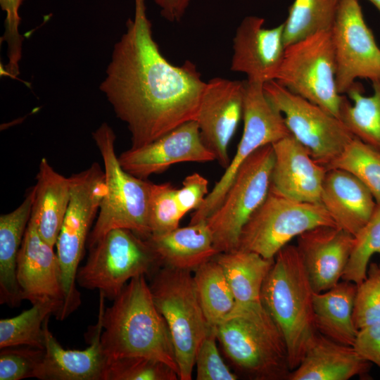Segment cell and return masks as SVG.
Segmentation results:
<instances>
[{
    "mask_svg": "<svg viewBox=\"0 0 380 380\" xmlns=\"http://www.w3.org/2000/svg\"><path fill=\"white\" fill-rule=\"evenodd\" d=\"M196 66L170 63L154 40L145 0L115 44L99 89L130 133L131 148L149 144L195 120L205 86Z\"/></svg>",
    "mask_w": 380,
    "mask_h": 380,
    "instance_id": "1",
    "label": "cell"
},
{
    "mask_svg": "<svg viewBox=\"0 0 380 380\" xmlns=\"http://www.w3.org/2000/svg\"><path fill=\"white\" fill-rule=\"evenodd\" d=\"M99 296L101 344L107 359L146 357L167 364L179 375L172 337L146 276L132 279L108 308Z\"/></svg>",
    "mask_w": 380,
    "mask_h": 380,
    "instance_id": "2",
    "label": "cell"
},
{
    "mask_svg": "<svg viewBox=\"0 0 380 380\" xmlns=\"http://www.w3.org/2000/svg\"><path fill=\"white\" fill-rule=\"evenodd\" d=\"M216 334L237 374L251 380L288 379L291 370L284 336L262 302L233 309Z\"/></svg>",
    "mask_w": 380,
    "mask_h": 380,
    "instance_id": "3",
    "label": "cell"
},
{
    "mask_svg": "<svg viewBox=\"0 0 380 380\" xmlns=\"http://www.w3.org/2000/svg\"><path fill=\"white\" fill-rule=\"evenodd\" d=\"M313 293L296 246L286 245L274 257L262 286L260 300L284 336L291 371L298 366L317 332Z\"/></svg>",
    "mask_w": 380,
    "mask_h": 380,
    "instance_id": "4",
    "label": "cell"
},
{
    "mask_svg": "<svg viewBox=\"0 0 380 380\" xmlns=\"http://www.w3.org/2000/svg\"><path fill=\"white\" fill-rule=\"evenodd\" d=\"M92 137L103 162L108 191L88 236L87 247L91 248L108 232L118 228L129 229L148 239L151 236L148 205L151 182L122 168L115 153V134L106 122H103Z\"/></svg>",
    "mask_w": 380,
    "mask_h": 380,
    "instance_id": "5",
    "label": "cell"
},
{
    "mask_svg": "<svg viewBox=\"0 0 380 380\" xmlns=\"http://www.w3.org/2000/svg\"><path fill=\"white\" fill-rule=\"evenodd\" d=\"M69 178L70 201L55 246L64 294L63 306L57 316L60 321L68 317L82 303L76 276L90 228L108 191L104 171L97 163Z\"/></svg>",
    "mask_w": 380,
    "mask_h": 380,
    "instance_id": "6",
    "label": "cell"
},
{
    "mask_svg": "<svg viewBox=\"0 0 380 380\" xmlns=\"http://www.w3.org/2000/svg\"><path fill=\"white\" fill-rule=\"evenodd\" d=\"M154 303L169 329L179 379L191 380L197 350L211 331L191 271L161 266L149 284Z\"/></svg>",
    "mask_w": 380,
    "mask_h": 380,
    "instance_id": "7",
    "label": "cell"
},
{
    "mask_svg": "<svg viewBox=\"0 0 380 380\" xmlns=\"http://www.w3.org/2000/svg\"><path fill=\"white\" fill-rule=\"evenodd\" d=\"M89 254L76 276L77 284L98 290L113 300L133 278L150 275L161 263L147 239L127 229H114L89 249Z\"/></svg>",
    "mask_w": 380,
    "mask_h": 380,
    "instance_id": "8",
    "label": "cell"
},
{
    "mask_svg": "<svg viewBox=\"0 0 380 380\" xmlns=\"http://www.w3.org/2000/svg\"><path fill=\"white\" fill-rule=\"evenodd\" d=\"M335 75L331 30L323 31L286 46L275 81L339 119L343 95Z\"/></svg>",
    "mask_w": 380,
    "mask_h": 380,
    "instance_id": "9",
    "label": "cell"
},
{
    "mask_svg": "<svg viewBox=\"0 0 380 380\" xmlns=\"http://www.w3.org/2000/svg\"><path fill=\"white\" fill-rule=\"evenodd\" d=\"M319 226H336L322 203L296 201L270 189L243 226L236 249L273 259L293 238Z\"/></svg>",
    "mask_w": 380,
    "mask_h": 380,
    "instance_id": "10",
    "label": "cell"
},
{
    "mask_svg": "<svg viewBox=\"0 0 380 380\" xmlns=\"http://www.w3.org/2000/svg\"><path fill=\"white\" fill-rule=\"evenodd\" d=\"M274 158L272 144L251 155L237 170L220 206L205 220L219 253L237 248L243 226L270 192Z\"/></svg>",
    "mask_w": 380,
    "mask_h": 380,
    "instance_id": "11",
    "label": "cell"
},
{
    "mask_svg": "<svg viewBox=\"0 0 380 380\" xmlns=\"http://www.w3.org/2000/svg\"><path fill=\"white\" fill-rule=\"evenodd\" d=\"M243 129L236 153L220 180L191 215L189 224L205 221L220 206L243 163L260 148L291 135L281 113L267 98L263 84L246 81Z\"/></svg>",
    "mask_w": 380,
    "mask_h": 380,
    "instance_id": "12",
    "label": "cell"
},
{
    "mask_svg": "<svg viewBox=\"0 0 380 380\" xmlns=\"http://www.w3.org/2000/svg\"><path fill=\"white\" fill-rule=\"evenodd\" d=\"M263 89L283 115L291 134L324 167L334 160L354 138L338 118L291 93L275 80L264 83Z\"/></svg>",
    "mask_w": 380,
    "mask_h": 380,
    "instance_id": "13",
    "label": "cell"
},
{
    "mask_svg": "<svg viewBox=\"0 0 380 380\" xmlns=\"http://www.w3.org/2000/svg\"><path fill=\"white\" fill-rule=\"evenodd\" d=\"M338 92L347 93L356 79L380 80V48L365 21L358 0H340L331 30Z\"/></svg>",
    "mask_w": 380,
    "mask_h": 380,
    "instance_id": "14",
    "label": "cell"
},
{
    "mask_svg": "<svg viewBox=\"0 0 380 380\" xmlns=\"http://www.w3.org/2000/svg\"><path fill=\"white\" fill-rule=\"evenodd\" d=\"M246 81L215 77L205 83L196 121L201 140L224 169L228 148L243 119Z\"/></svg>",
    "mask_w": 380,
    "mask_h": 380,
    "instance_id": "15",
    "label": "cell"
},
{
    "mask_svg": "<svg viewBox=\"0 0 380 380\" xmlns=\"http://www.w3.org/2000/svg\"><path fill=\"white\" fill-rule=\"evenodd\" d=\"M118 159L126 172L143 179L174 164L215 160L201 140L196 120L186 122L146 145L130 148Z\"/></svg>",
    "mask_w": 380,
    "mask_h": 380,
    "instance_id": "16",
    "label": "cell"
},
{
    "mask_svg": "<svg viewBox=\"0 0 380 380\" xmlns=\"http://www.w3.org/2000/svg\"><path fill=\"white\" fill-rule=\"evenodd\" d=\"M264 23L257 16L241 21L233 38L230 68L246 74L248 82L262 84L275 80L286 48L284 23L267 29Z\"/></svg>",
    "mask_w": 380,
    "mask_h": 380,
    "instance_id": "17",
    "label": "cell"
},
{
    "mask_svg": "<svg viewBox=\"0 0 380 380\" xmlns=\"http://www.w3.org/2000/svg\"><path fill=\"white\" fill-rule=\"evenodd\" d=\"M354 235L338 226H319L297 237L296 247L314 292L327 291L342 279Z\"/></svg>",
    "mask_w": 380,
    "mask_h": 380,
    "instance_id": "18",
    "label": "cell"
},
{
    "mask_svg": "<svg viewBox=\"0 0 380 380\" xmlns=\"http://www.w3.org/2000/svg\"><path fill=\"white\" fill-rule=\"evenodd\" d=\"M53 248L39 235L30 219L18 256L17 280L23 300L32 304L55 301L61 310L64 294L59 260Z\"/></svg>",
    "mask_w": 380,
    "mask_h": 380,
    "instance_id": "19",
    "label": "cell"
},
{
    "mask_svg": "<svg viewBox=\"0 0 380 380\" xmlns=\"http://www.w3.org/2000/svg\"><path fill=\"white\" fill-rule=\"evenodd\" d=\"M272 145L274 158L270 190L296 201L321 203L327 167L292 135Z\"/></svg>",
    "mask_w": 380,
    "mask_h": 380,
    "instance_id": "20",
    "label": "cell"
},
{
    "mask_svg": "<svg viewBox=\"0 0 380 380\" xmlns=\"http://www.w3.org/2000/svg\"><path fill=\"white\" fill-rule=\"evenodd\" d=\"M49 318L44 325L45 356L41 380H103L107 357L101 344V312L91 333L90 344L84 350L63 348L49 329Z\"/></svg>",
    "mask_w": 380,
    "mask_h": 380,
    "instance_id": "21",
    "label": "cell"
},
{
    "mask_svg": "<svg viewBox=\"0 0 380 380\" xmlns=\"http://www.w3.org/2000/svg\"><path fill=\"white\" fill-rule=\"evenodd\" d=\"M320 202L336 225L353 235L367 223L377 205L355 176L338 168L327 170Z\"/></svg>",
    "mask_w": 380,
    "mask_h": 380,
    "instance_id": "22",
    "label": "cell"
},
{
    "mask_svg": "<svg viewBox=\"0 0 380 380\" xmlns=\"http://www.w3.org/2000/svg\"><path fill=\"white\" fill-rule=\"evenodd\" d=\"M371 363L353 346L337 343L317 332L298 366L287 380H348L367 377Z\"/></svg>",
    "mask_w": 380,
    "mask_h": 380,
    "instance_id": "23",
    "label": "cell"
},
{
    "mask_svg": "<svg viewBox=\"0 0 380 380\" xmlns=\"http://www.w3.org/2000/svg\"><path fill=\"white\" fill-rule=\"evenodd\" d=\"M161 266L184 270H196L218 254L211 230L206 221L189 224L184 227L147 239Z\"/></svg>",
    "mask_w": 380,
    "mask_h": 380,
    "instance_id": "24",
    "label": "cell"
},
{
    "mask_svg": "<svg viewBox=\"0 0 380 380\" xmlns=\"http://www.w3.org/2000/svg\"><path fill=\"white\" fill-rule=\"evenodd\" d=\"M36 180L30 220L43 239L55 246L70 201V178L56 172L43 158Z\"/></svg>",
    "mask_w": 380,
    "mask_h": 380,
    "instance_id": "25",
    "label": "cell"
},
{
    "mask_svg": "<svg viewBox=\"0 0 380 380\" xmlns=\"http://www.w3.org/2000/svg\"><path fill=\"white\" fill-rule=\"evenodd\" d=\"M33 186L14 210L0 216V303L14 308L23 301L17 280V261L30 219Z\"/></svg>",
    "mask_w": 380,
    "mask_h": 380,
    "instance_id": "26",
    "label": "cell"
},
{
    "mask_svg": "<svg viewBox=\"0 0 380 380\" xmlns=\"http://www.w3.org/2000/svg\"><path fill=\"white\" fill-rule=\"evenodd\" d=\"M357 284L341 280L330 289L313 293L316 330L343 345L353 346L358 330L353 319Z\"/></svg>",
    "mask_w": 380,
    "mask_h": 380,
    "instance_id": "27",
    "label": "cell"
},
{
    "mask_svg": "<svg viewBox=\"0 0 380 380\" xmlns=\"http://www.w3.org/2000/svg\"><path fill=\"white\" fill-rule=\"evenodd\" d=\"M214 259L222 267L230 286L235 300L233 309L261 302L262 286L274 258L235 249L220 253Z\"/></svg>",
    "mask_w": 380,
    "mask_h": 380,
    "instance_id": "28",
    "label": "cell"
},
{
    "mask_svg": "<svg viewBox=\"0 0 380 380\" xmlns=\"http://www.w3.org/2000/svg\"><path fill=\"white\" fill-rule=\"evenodd\" d=\"M373 94L365 96L355 82L343 95L339 120L354 137L380 150V80L372 82Z\"/></svg>",
    "mask_w": 380,
    "mask_h": 380,
    "instance_id": "29",
    "label": "cell"
},
{
    "mask_svg": "<svg viewBox=\"0 0 380 380\" xmlns=\"http://www.w3.org/2000/svg\"><path fill=\"white\" fill-rule=\"evenodd\" d=\"M194 275L196 293L211 329L229 315L235 300L221 265L213 258L198 267Z\"/></svg>",
    "mask_w": 380,
    "mask_h": 380,
    "instance_id": "30",
    "label": "cell"
},
{
    "mask_svg": "<svg viewBox=\"0 0 380 380\" xmlns=\"http://www.w3.org/2000/svg\"><path fill=\"white\" fill-rule=\"evenodd\" d=\"M60 310L55 301L40 302L15 317L1 319L0 348L27 346L44 349V322Z\"/></svg>",
    "mask_w": 380,
    "mask_h": 380,
    "instance_id": "31",
    "label": "cell"
},
{
    "mask_svg": "<svg viewBox=\"0 0 380 380\" xmlns=\"http://www.w3.org/2000/svg\"><path fill=\"white\" fill-rule=\"evenodd\" d=\"M340 0H295L284 23L285 46L315 33L330 31Z\"/></svg>",
    "mask_w": 380,
    "mask_h": 380,
    "instance_id": "32",
    "label": "cell"
},
{
    "mask_svg": "<svg viewBox=\"0 0 380 380\" xmlns=\"http://www.w3.org/2000/svg\"><path fill=\"white\" fill-rule=\"evenodd\" d=\"M338 168L355 176L380 204V150L354 137L327 169Z\"/></svg>",
    "mask_w": 380,
    "mask_h": 380,
    "instance_id": "33",
    "label": "cell"
},
{
    "mask_svg": "<svg viewBox=\"0 0 380 380\" xmlns=\"http://www.w3.org/2000/svg\"><path fill=\"white\" fill-rule=\"evenodd\" d=\"M374 254L380 255V204L354 235L353 250L341 280L360 284L367 277L369 260Z\"/></svg>",
    "mask_w": 380,
    "mask_h": 380,
    "instance_id": "34",
    "label": "cell"
},
{
    "mask_svg": "<svg viewBox=\"0 0 380 380\" xmlns=\"http://www.w3.org/2000/svg\"><path fill=\"white\" fill-rule=\"evenodd\" d=\"M167 364L142 356L107 359L103 380H177Z\"/></svg>",
    "mask_w": 380,
    "mask_h": 380,
    "instance_id": "35",
    "label": "cell"
},
{
    "mask_svg": "<svg viewBox=\"0 0 380 380\" xmlns=\"http://www.w3.org/2000/svg\"><path fill=\"white\" fill-rule=\"evenodd\" d=\"M176 189L169 182H151L148 205L151 235L162 234L179 227L184 215L177 201Z\"/></svg>",
    "mask_w": 380,
    "mask_h": 380,
    "instance_id": "36",
    "label": "cell"
},
{
    "mask_svg": "<svg viewBox=\"0 0 380 380\" xmlns=\"http://www.w3.org/2000/svg\"><path fill=\"white\" fill-rule=\"evenodd\" d=\"M45 350L27 346L1 348L0 380L40 378Z\"/></svg>",
    "mask_w": 380,
    "mask_h": 380,
    "instance_id": "37",
    "label": "cell"
},
{
    "mask_svg": "<svg viewBox=\"0 0 380 380\" xmlns=\"http://www.w3.org/2000/svg\"><path fill=\"white\" fill-rule=\"evenodd\" d=\"M353 319L357 330L380 322V265L376 263L369 265L367 277L357 285Z\"/></svg>",
    "mask_w": 380,
    "mask_h": 380,
    "instance_id": "38",
    "label": "cell"
},
{
    "mask_svg": "<svg viewBox=\"0 0 380 380\" xmlns=\"http://www.w3.org/2000/svg\"><path fill=\"white\" fill-rule=\"evenodd\" d=\"M24 0H0L1 10L6 13L5 31L1 40L6 43L7 63L4 74L15 78L20 73V61L22 57L23 37L19 27L21 18L20 8Z\"/></svg>",
    "mask_w": 380,
    "mask_h": 380,
    "instance_id": "39",
    "label": "cell"
},
{
    "mask_svg": "<svg viewBox=\"0 0 380 380\" xmlns=\"http://www.w3.org/2000/svg\"><path fill=\"white\" fill-rule=\"evenodd\" d=\"M216 330H211L202 340L196 354L195 366L197 380H236L233 372L223 360L217 346Z\"/></svg>",
    "mask_w": 380,
    "mask_h": 380,
    "instance_id": "40",
    "label": "cell"
},
{
    "mask_svg": "<svg viewBox=\"0 0 380 380\" xmlns=\"http://www.w3.org/2000/svg\"><path fill=\"white\" fill-rule=\"evenodd\" d=\"M208 194L207 179L196 172L186 176L182 186L176 189L177 201L183 215L198 209Z\"/></svg>",
    "mask_w": 380,
    "mask_h": 380,
    "instance_id": "41",
    "label": "cell"
},
{
    "mask_svg": "<svg viewBox=\"0 0 380 380\" xmlns=\"http://www.w3.org/2000/svg\"><path fill=\"white\" fill-rule=\"evenodd\" d=\"M353 346L363 359L380 368V322L358 330Z\"/></svg>",
    "mask_w": 380,
    "mask_h": 380,
    "instance_id": "42",
    "label": "cell"
},
{
    "mask_svg": "<svg viewBox=\"0 0 380 380\" xmlns=\"http://www.w3.org/2000/svg\"><path fill=\"white\" fill-rule=\"evenodd\" d=\"M191 0H154L162 16L170 22H178L184 16Z\"/></svg>",
    "mask_w": 380,
    "mask_h": 380,
    "instance_id": "43",
    "label": "cell"
},
{
    "mask_svg": "<svg viewBox=\"0 0 380 380\" xmlns=\"http://www.w3.org/2000/svg\"><path fill=\"white\" fill-rule=\"evenodd\" d=\"M371 2L380 13V0H368Z\"/></svg>",
    "mask_w": 380,
    "mask_h": 380,
    "instance_id": "44",
    "label": "cell"
},
{
    "mask_svg": "<svg viewBox=\"0 0 380 380\" xmlns=\"http://www.w3.org/2000/svg\"><path fill=\"white\" fill-rule=\"evenodd\" d=\"M379 265H380V264H379Z\"/></svg>",
    "mask_w": 380,
    "mask_h": 380,
    "instance_id": "45",
    "label": "cell"
}]
</instances>
